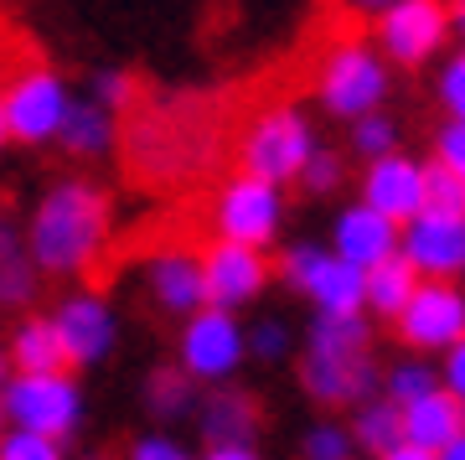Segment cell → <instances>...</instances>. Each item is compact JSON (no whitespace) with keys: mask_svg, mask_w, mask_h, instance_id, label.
Instances as JSON below:
<instances>
[{"mask_svg":"<svg viewBox=\"0 0 465 460\" xmlns=\"http://www.w3.org/2000/svg\"><path fill=\"white\" fill-rule=\"evenodd\" d=\"M109 233H114V213H109L104 186H94L84 176H67L52 192H42V202L32 207L26 244H32V259L42 275L78 280L104 259Z\"/></svg>","mask_w":465,"mask_h":460,"instance_id":"obj_1","label":"cell"},{"mask_svg":"<svg viewBox=\"0 0 465 460\" xmlns=\"http://www.w3.org/2000/svg\"><path fill=\"white\" fill-rule=\"evenodd\" d=\"M388 57L378 52V42H336L316 67V99L326 115L336 119H362L378 115L388 94H393V73Z\"/></svg>","mask_w":465,"mask_h":460,"instance_id":"obj_2","label":"cell"},{"mask_svg":"<svg viewBox=\"0 0 465 460\" xmlns=\"http://www.w3.org/2000/svg\"><path fill=\"white\" fill-rule=\"evenodd\" d=\"M316 150H321V140H316L311 115L295 109V104H280V109H264V115L243 130V140H238V161H243V171H253V176L280 181L284 186V181L305 176V165H311Z\"/></svg>","mask_w":465,"mask_h":460,"instance_id":"obj_3","label":"cell"},{"mask_svg":"<svg viewBox=\"0 0 465 460\" xmlns=\"http://www.w3.org/2000/svg\"><path fill=\"white\" fill-rule=\"evenodd\" d=\"M249 326L238 311H223V305H202L197 315H186L176 326V362L207 388H223L243 373L249 362Z\"/></svg>","mask_w":465,"mask_h":460,"instance_id":"obj_4","label":"cell"},{"mask_svg":"<svg viewBox=\"0 0 465 460\" xmlns=\"http://www.w3.org/2000/svg\"><path fill=\"white\" fill-rule=\"evenodd\" d=\"M213 238L223 244H249V248H269L280 244L284 233V186L280 181H264L253 171H238L213 192Z\"/></svg>","mask_w":465,"mask_h":460,"instance_id":"obj_5","label":"cell"},{"mask_svg":"<svg viewBox=\"0 0 465 460\" xmlns=\"http://www.w3.org/2000/svg\"><path fill=\"white\" fill-rule=\"evenodd\" d=\"M455 36V16H450V0H393L388 11H378L372 42L393 67H419L440 63L445 42Z\"/></svg>","mask_w":465,"mask_h":460,"instance_id":"obj_6","label":"cell"},{"mask_svg":"<svg viewBox=\"0 0 465 460\" xmlns=\"http://www.w3.org/2000/svg\"><path fill=\"white\" fill-rule=\"evenodd\" d=\"M5 414H11V429L67 440L84 425V388L67 367L63 373H16L5 383Z\"/></svg>","mask_w":465,"mask_h":460,"instance_id":"obj_7","label":"cell"},{"mask_svg":"<svg viewBox=\"0 0 465 460\" xmlns=\"http://www.w3.org/2000/svg\"><path fill=\"white\" fill-rule=\"evenodd\" d=\"M0 104H5V125H11L16 145H52L63 135L67 109H73V88L52 67H26L5 83Z\"/></svg>","mask_w":465,"mask_h":460,"instance_id":"obj_8","label":"cell"},{"mask_svg":"<svg viewBox=\"0 0 465 460\" xmlns=\"http://www.w3.org/2000/svg\"><path fill=\"white\" fill-rule=\"evenodd\" d=\"M399 342L419 357H445L455 342H465V285L460 280H424L414 300L393 321Z\"/></svg>","mask_w":465,"mask_h":460,"instance_id":"obj_9","label":"cell"},{"mask_svg":"<svg viewBox=\"0 0 465 460\" xmlns=\"http://www.w3.org/2000/svg\"><path fill=\"white\" fill-rule=\"evenodd\" d=\"M300 394L321 409H357L382 394V367L372 352L357 357H331V352H300Z\"/></svg>","mask_w":465,"mask_h":460,"instance_id":"obj_10","label":"cell"},{"mask_svg":"<svg viewBox=\"0 0 465 460\" xmlns=\"http://www.w3.org/2000/svg\"><path fill=\"white\" fill-rule=\"evenodd\" d=\"M52 326L63 336L67 367H99L119 342V315L99 290H73L52 305Z\"/></svg>","mask_w":465,"mask_h":460,"instance_id":"obj_11","label":"cell"},{"mask_svg":"<svg viewBox=\"0 0 465 460\" xmlns=\"http://www.w3.org/2000/svg\"><path fill=\"white\" fill-rule=\"evenodd\" d=\"M202 275H207V305L243 311V305H253V300L269 290L274 264L264 259V248L223 244V238H213L207 254H202Z\"/></svg>","mask_w":465,"mask_h":460,"instance_id":"obj_12","label":"cell"},{"mask_svg":"<svg viewBox=\"0 0 465 460\" xmlns=\"http://www.w3.org/2000/svg\"><path fill=\"white\" fill-rule=\"evenodd\" d=\"M399 248H403V223L382 217L378 207H367L362 197L347 202V207L331 217V254L357 264V269H378V264H388Z\"/></svg>","mask_w":465,"mask_h":460,"instance_id":"obj_13","label":"cell"},{"mask_svg":"<svg viewBox=\"0 0 465 460\" xmlns=\"http://www.w3.org/2000/svg\"><path fill=\"white\" fill-rule=\"evenodd\" d=\"M399 254L419 269V280H465V217L419 213L403 223Z\"/></svg>","mask_w":465,"mask_h":460,"instance_id":"obj_14","label":"cell"},{"mask_svg":"<svg viewBox=\"0 0 465 460\" xmlns=\"http://www.w3.org/2000/svg\"><path fill=\"white\" fill-rule=\"evenodd\" d=\"M145 290L155 300V311L171 315L182 326L186 315H197L207 305V275H202V254L192 248H161L145 259Z\"/></svg>","mask_w":465,"mask_h":460,"instance_id":"obj_15","label":"cell"},{"mask_svg":"<svg viewBox=\"0 0 465 460\" xmlns=\"http://www.w3.org/2000/svg\"><path fill=\"white\" fill-rule=\"evenodd\" d=\"M424 165L430 161H414V155H382V161H367L362 171V202L367 207H378L382 217H393V223H414L424 213Z\"/></svg>","mask_w":465,"mask_h":460,"instance_id":"obj_16","label":"cell"},{"mask_svg":"<svg viewBox=\"0 0 465 460\" xmlns=\"http://www.w3.org/2000/svg\"><path fill=\"white\" fill-rule=\"evenodd\" d=\"M259 429H264V409H259V398L253 394L232 388V383L202 394L197 440H207V445H253L259 440Z\"/></svg>","mask_w":465,"mask_h":460,"instance_id":"obj_17","label":"cell"},{"mask_svg":"<svg viewBox=\"0 0 465 460\" xmlns=\"http://www.w3.org/2000/svg\"><path fill=\"white\" fill-rule=\"evenodd\" d=\"M465 435V398H455L440 383L434 394L414 398V404H403V440L419 445V450H450V445Z\"/></svg>","mask_w":465,"mask_h":460,"instance_id":"obj_18","label":"cell"},{"mask_svg":"<svg viewBox=\"0 0 465 460\" xmlns=\"http://www.w3.org/2000/svg\"><path fill=\"white\" fill-rule=\"evenodd\" d=\"M305 300L316 305V315H367V269L331 254L321 264V275L311 280Z\"/></svg>","mask_w":465,"mask_h":460,"instance_id":"obj_19","label":"cell"},{"mask_svg":"<svg viewBox=\"0 0 465 460\" xmlns=\"http://www.w3.org/2000/svg\"><path fill=\"white\" fill-rule=\"evenodd\" d=\"M57 145L73 161H99V155H109L114 150V109H104L99 99H73Z\"/></svg>","mask_w":465,"mask_h":460,"instance_id":"obj_20","label":"cell"},{"mask_svg":"<svg viewBox=\"0 0 465 460\" xmlns=\"http://www.w3.org/2000/svg\"><path fill=\"white\" fill-rule=\"evenodd\" d=\"M145 409H150V419H161V425L197 419V409H202V383L186 373L182 362H166V367H155V373L145 378Z\"/></svg>","mask_w":465,"mask_h":460,"instance_id":"obj_21","label":"cell"},{"mask_svg":"<svg viewBox=\"0 0 465 460\" xmlns=\"http://www.w3.org/2000/svg\"><path fill=\"white\" fill-rule=\"evenodd\" d=\"M36 280H42V269H36V259H32L26 233H16V228L0 223V311H21V305H32Z\"/></svg>","mask_w":465,"mask_h":460,"instance_id":"obj_22","label":"cell"},{"mask_svg":"<svg viewBox=\"0 0 465 460\" xmlns=\"http://www.w3.org/2000/svg\"><path fill=\"white\" fill-rule=\"evenodd\" d=\"M419 269L403 254H393L388 264H378V269H367V315H378V321H399L403 315V305L414 300V290H419Z\"/></svg>","mask_w":465,"mask_h":460,"instance_id":"obj_23","label":"cell"},{"mask_svg":"<svg viewBox=\"0 0 465 460\" xmlns=\"http://www.w3.org/2000/svg\"><path fill=\"white\" fill-rule=\"evenodd\" d=\"M11 362H16V373H63L67 352H63L57 326H52V315H26L11 331Z\"/></svg>","mask_w":465,"mask_h":460,"instance_id":"obj_24","label":"cell"},{"mask_svg":"<svg viewBox=\"0 0 465 460\" xmlns=\"http://www.w3.org/2000/svg\"><path fill=\"white\" fill-rule=\"evenodd\" d=\"M347 425H351L357 450H367L372 460H382L393 445H403V404H393L388 394H378V398H367V404H357Z\"/></svg>","mask_w":465,"mask_h":460,"instance_id":"obj_25","label":"cell"},{"mask_svg":"<svg viewBox=\"0 0 465 460\" xmlns=\"http://www.w3.org/2000/svg\"><path fill=\"white\" fill-rule=\"evenodd\" d=\"M305 352H331V357L372 352V315H316L305 326Z\"/></svg>","mask_w":465,"mask_h":460,"instance_id":"obj_26","label":"cell"},{"mask_svg":"<svg viewBox=\"0 0 465 460\" xmlns=\"http://www.w3.org/2000/svg\"><path fill=\"white\" fill-rule=\"evenodd\" d=\"M326 259H331V244H316V238H290V244L280 248V259H274V275H280L284 290L305 295Z\"/></svg>","mask_w":465,"mask_h":460,"instance_id":"obj_27","label":"cell"},{"mask_svg":"<svg viewBox=\"0 0 465 460\" xmlns=\"http://www.w3.org/2000/svg\"><path fill=\"white\" fill-rule=\"evenodd\" d=\"M440 383H445V378H440V367H434L430 357H419V352L382 367V394L393 398V404H414V398L434 394Z\"/></svg>","mask_w":465,"mask_h":460,"instance_id":"obj_28","label":"cell"},{"mask_svg":"<svg viewBox=\"0 0 465 460\" xmlns=\"http://www.w3.org/2000/svg\"><path fill=\"white\" fill-rule=\"evenodd\" d=\"M347 145H351V155H362V161H382V155H393V150H399V125H393L388 109L362 115V119H351Z\"/></svg>","mask_w":465,"mask_h":460,"instance_id":"obj_29","label":"cell"},{"mask_svg":"<svg viewBox=\"0 0 465 460\" xmlns=\"http://www.w3.org/2000/svg\"><path fill=\"white\" fill-rule=\"evenodd\" d=\"M249 352L264 367H280V362L295 357V326L284 321V315H259L249 326Z\"/></svg>","mask_w":465,"mask_h":460,"instance_id":"obj_30","label":"cell"},{"mask_svg":"<svg viewBox=\"0 0 465 460\" xmlns=\"http://www.w3.org/2000/svg\"><path fill=\"white\" fill-rule=\"evenodd\" d=\"M424 213L465 217V176H455V171L440 165V161L424 165Z\"/></svg>","mask_w":465,"mask_h":460,"instance_id":"obj_31","label":"cell"},{"mask_svg":"<svg viewBox=\"0 0 465 460\" xmlns=\"http://www.w3.org/2000/svg\"><path fill=\"white\" fill-rule=\"evenodd\" d=\"M357 455V440H351V425L341 419H321L300 435V460H351Z\"/></svg>","mask_w":465,"mask_h":460,"instance_id":"obj_32","label":"cell"},{"mask_svg":"<svg viewBox=\"0 0 465 460\" xmlns=\"http://www.w3.org/2000/svg\"><path fill=\"white\" fill-rule=\"evenodd\" d=\"M434 99L445 109V119H465V47L450 52L440 73H434Z\"/></svg>","mask_w":465,"mask_h":460,"instance_id":"obj_33","label":"cell"},{"mask_svg":"<svg viewBox=\"0 0 465 460\" xmlns=\"http://www.w3.org/2000/svg\"><path fill=\"white\" fill-rule=\"evenodd\" d=\"M0 460H67L63 440L32 435V429H5L0 435Z\"/></svg>","mask_w":465,"mask_h":460,"instance_id":"obj_34","label":"cell"},{"mask_svg":"<svg viewBox=\"0 0 465 460\" xmlns=\"http://www.w3.org/2000/svg\"><path fill=\"white\" fill-rule=\"evenodd\" d=\"M341 176H347V165H341V150H326V145H321L316 155H311V165H305L300 186H305L311 197H331L336 186H341Z\"/></svg>","mask_w":465,"mask_h":460,"instance_id":"obj_35","label":"cell"},{"mask_svg":"<svg viewBox=\"0 0 465 460\" xmlns=\"http://www.w3.org/2000/svg\"><path fill=\"white\" fill-rule=\"evenodd\" d=\"M124 460H197V455H192L176 435H166V429H150V435H140V440L130 445V455H124Z\"/></svg>","mask_w":465,"mask_h":460,"instance_id":"obj_36","label":"cell"},{"mask_svg":"<svg viewBox=\"0 0 465 460\" xmlns=\"http://www.w3.org/2000/svg\"><path fill=\"white\" fill-rule=\"evenodd\" d=\"M434 161L450 165L455 176H465V119H445L434 130Z\"/></svg>","mask_w":465,"mask_h":460,"instance_id":"obj_37","label":"cell"},{"mask_svg":"<svg viewBox=\"0 0 465 460\" xmlns=\"http://www.w3.org/2000/svg\"><path fill=\"white\" fill-rule=\"evenodd\" d=\"M88 99H99L104 109H124V104L134 99L130 73H119V67H99V73H94V94H88Z\"/></svg>","mask_w":465,"mask_h":460,"instance_id":"obj_38","label":"cell"},{"mask_svg":"<svg viewBox=\"0 0 465 460\" xmlns=\"http://www.w3.org/2000/svg\"><path fill=\"white\" fill-rule=\"evenodd\" d=\"M440 378H445V388L455 398H465V342H455L445 357H440Z\"/></svg>","mask_w":465,"mask_h":460,"instance_id":"obj_39","label":"cell"},{"mask_svg":"<svg viewBox=\"0 0 465 460\" xmlns=\"http://www.w3.org/2000/svg\"><path fill=\"white\" fill-rule=\"evenodd\" d=\"M197 460H264V450H253V445H207Z\"/></svg>","mask_w":465,"mask_h":460,"instance_id":"obj_40","label":"cell"},{"mask_svg":"<svg viewBox=\"0 0 465 460\" xmlns=\"http://www.w3.org/2000/svg\"><path fill=\"white\" fill-rule=\"evenodd\" d=\"M382 460H440V455H434V450H419V445L403 440V445H393V450H388Z\"/></svg>","mask_w":465,"mask_h":460,"instance_id":"obj_41","label":"cell"},{"mask_svg":"<svg viewBox=\"0 0 465 460\" xmlns=\"http://www.w3.org/2000/svg\"><path fill=\"white\" fill-rule=\"evenodd\" d=\"M341 11H362V16H378V11H388L393 0H336Z\"/></svg>","mask_w":465,"mask_h":460,"instance_id":"obj_42","label":"cell"},{"mask_svg":"<svg viewBox=\"0 0 465 460\" xmlns=\"http://www.w3.org/2000/svg\"><path fill=\"white\" fill-rule=\"evenodd\" d=\"M16 378V362H11V346H0V388Z\"/></svg>","mask_w":465,"mask_h":460,"instance_id":"obj_43","label":"cell"},{"mask_svg":"<svg viewBox=\"0 0 465 460\" xmlns=\"http://www.w3.org/2000/svg\"><path fill=\"white\" fill-rule=\"evenodd\" d=\"M450 16H455V36H460V47H465V0H450Z\"/></svg>","mask_w":465,"mask_h":460,"instance_id":"obj_44","label":"cell"},{"mask_svg":"<svg viewBox=\"0 0 465 460\" xmlns=\"http://www.w3.org/2000/svg\"><path fill=\"white\" fill-rule=\"evenodd\" d=\"M440 460H465V435L455 445H450V450H440Z\"/></svg>","mask_w":465,"mask_h":460,"instance_id":"obj_45","label":"cell"},{"mask_svg":"<svg viewBox=\"0 0 465 460\" xmlns=\"http://www.w3.org/2000/svg\"><path fill=\"white\" fill-rule=\"evenodd\" d=\"M5 140H11V125H5V104H0V150H5Z\"/></svg>","mask_w":465,"mask_h":460,"instance_id":"obj_46","label":"cell"},{"mask_svg":"<svg viewBox=\"0 0 465 460\" xmlns=\"http://www.w3.org/2000/svg\"><path fill=\"white\" fill-rule=\"evenodd\" d=\"M11 429V414H5V388H0V435Z\"/></svg>","mask_w":465,"mask_h":460,"instance_id":"obj_47","label":"cell"},{"mask_svg":"<svg viewBox=\"0 0 465 460\" xmlns=\"http://www.w3.org/2000/svg\"><path fill=\"white\" fill-rule=\"evenodd\" d=\"M88 460H114V455H104V450H99V455H88Z\"/></svg>","mask_w":465,"mask_h":460,"instance_id":"obj_48","label":"cell"}]
</instances>
